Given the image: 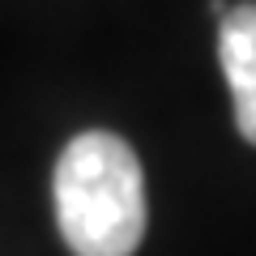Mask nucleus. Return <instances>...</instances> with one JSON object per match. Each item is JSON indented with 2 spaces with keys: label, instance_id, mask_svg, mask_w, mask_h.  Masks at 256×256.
I'll list each match as a JSON object with an SVG mask.
<instances>
[{
  "label": "nucleus",
  "instance_id": "obj_1",
  "mask_svg": "<svg viewBox=\"0 0 256 256\" xmlns=\"http://www.w3.org/2000/svg\"><path fill=\"white\" fill-rule=\"evenodd\" d=\"M56 226L73 256H132L146 239V175L124 137L77 132L52 175Z\"/></svg>",
  "mask_w": 256,
  "mask_h": 256
},
{
  "label": "nucleus",
  "instance_id": "obj_2",
  "mask_svg": "<svg viewBox=\"0 0 256 256\" xmlns=\"http://www.w3.org/2000/svg\"><path fill=\"white\" fill-rule=\"evenodd\" d=\"M218 60L235 102V128L256 146V0L230 4L218 18Z\"/></svg>",
  "mask_w": 256,
  "mask_h": 256
}]
</instances>
